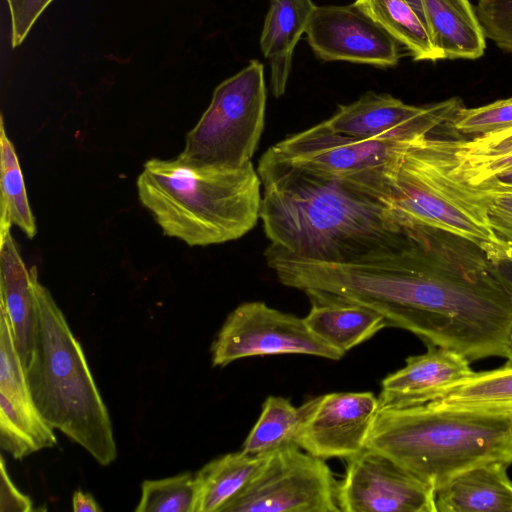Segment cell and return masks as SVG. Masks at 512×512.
I'll list each match as a JSON object with an SVG mask.
<instances>
[{"instance_id":"obj_1","label":"cell","mask_w":512,"mask_h":512,"mask_svg":"<svg viewBox=\"0 0 512 512\" xmlns=\"http://www.w3.org/2000/svg\"><path fill=\"white\" fill-rule=\"evenodd\" d=\"M397 247L346 263L292 256L287 286L368 306L388 326L469 361L506 357L512 331V291L498 278L483 249L453 233L404 225Z\"/></svg>"},{"instance_id":"obj_2","label":"cell","mask_w":512,"mask_h":512,"mask_svg":"<svg viewBox=\"0 0 512 512\" xmlns=\"http://www.w3.org/2000/svg\"><path fill=\"white\" fill-rule=\"evenodd\" d=\"M257 172L266 237L291 255L346 263L391 250L406 238L407 228L380 197L296 166L272 146Z\"/></svg>"},{"instance_id":"obj_3","label":"cell","mask_w":512,"mask_h":512,"mask_svg":"<svg viewBox=\"0 0 512 512\" xmlns=\"http://www.w3.org/2000/svg\"><path fill=\"white\" fill-rule=\"evenodd\" d=\"M139 200L164 235L190 247L237 240L260 219L262 185L253 163L229 168L151 158L137 181Z\"/></svg>"},{"instance_id":"obj_4","label":"cell","mask_w":512,"mask_h":512,"mask_svg":"<svg viewBox=\"0 0 512 512\" xmlns=\"http://www.w3.org/2000/svg\"><path fill=\"white\" fill-rule=\"evenodd\" d=\"M436 491L476 465L512 464V415L423 404L379 407L366 447Z\"/></svg>"},{"instance_id":"obj_5","label":"cell","mask_w":512,"mask_h":512,"mask_svg":"<svg viewBox=\"0 0 512 512\" xmlns=\"http://www.w3.org/2000/svg\"><path fill=\"white\" fill-rule=\"evenodd\" d=\"M34 348L26 379L43 419L107 466L117 456L112 422L80 343L49 290L30 268Z\"/></svg>"},{"instance_id":"obj_6","label":"cell","mask_w":512,"mask_h":512,"mask_svg":"<svg viewBox=\"0 0 512 512\" xmlns=\"http://www.w3.org/2000/svg\"><path fill=\"white\" fill-rule=\"evenodd\" d=\"M451 168L448 139H414L387 177L389 209L402 225L441 229L480 247L500 241L489 224L486 193L459 181Z\"/></svg>"},{"instance_id":"obj_7","label":"cell","mask_w":512,"mask_h":512,"mask_svg":"<svg viewBox=\"0 0 512 512\" xmlns=\"http://www.w3.org/2000/svg\"><path fill=\"white\" fill-rule=\"evenodd\" d=\"M266 100L263 64L251 60L214 89L180 155L229 168L251 163L264 128Z\"/></svg>"},{"instance_id":"obj_8","label":"cell","mask_w":512,"mask_h":512,"mask_svg":"<svg viewBox=\"0 0 512 512\" xmlns=\"http://www.w3.org/2000/svg\"><path fill=\"white\" fill-rule=\"evenodd\" d=\"M413 140L356 138L332 130L323 121L286 137L272 147L278 155L296 166L347 182L385 202L387 177Z\"/></svg>"},{"instance_id":"obj_9","label":"cell","mask_w":512,"mask_h":512,"mask_svg":"<svg viewBox=\"0 0 512 512\" xmlns=\"http://www.w3.org/2000/svg\"><path fill=\"white\" fill-rule=\"evenodd\" d=\"M338 483L324 459L284 447L268 455L223 512H340Z\"/></svg>"},{"instance_id":"obj_10","label":"cell","mask_w":512,"mask_h":512,"mask_svg":"<svg viewBox=\"0 0 512 512\" xmlns=\"http://www.w3.org/2000/svg\"><path fill=\"white\" fill-rule=\"evenodd\" d=\"M213 366L252 356L305 354L339 360L343 354L314 335L304 318L245 302L226 318L212 345Z\"/></svg>"},{"instance_id":"obj_11","label":"cell","mask_w":512,"mask_h":512,"mask_svg":"<svg viewBox=\"0 0 512 512\" xmlns=\"http://www.w3.org/2000/svg\"><path fill=\"white\" fill-rule=\"evenodd\" d=\"M337 500L343 512H437L432 486L369 448L347 459Z\"/></svg>"},{"instance_id":"obj_12","label":"cell","mask_w":512,"mask_h":512,"mask_svg":"<svg viewBox=\"0 0 512 512\" xmlns=\"http://www.w3.org/2000/svg\"><path fill=\"white\" fill-rule=\"evenodd\" d=\"M305 33L313 52L324 61L385 68L400 59L399 43L354 3L317 6Z\"/></svg>"},{"instance_id":"obj_13","label":"cell","mask_w":512,"mask_h":512,"mask_svg":"<svg viewBox=\"0 0 512 512\" xmlns=\"http://www.w3.org/2000/svg\"><path fill=\"white\" fill-rule=\"evenodd\" d=\"M463 105L458 97L414 106L389 94L369 91L358 100L340 105L324 123L332 130L362 139H415L445 125Z\"/></svg>"},{"instance_id":"obj_14","label":"cell","mask_w":512,"mask_h":512,"mask_svg":"<svg viewBox=\"0 0 512 512\" xmlns=\"http://www.w3.org/2000/svg\"><path fill=\"white\" fill-rule=\"evenodd\" d=\"M379 399L372 392H334L312 399L298 445L321 459H349L366 447Z\"/></svg>"},{"instance_id":"obj_15","label":"cell","mask_w":512,"mask_h":512,"mask_svg":"<svg viewBox=\"0 0 512 512\" xmlns=\"http://www.w3.org/2000/svg\"><path fill=\"white\" fill-rule=\"evenodd\" d=\"M426 345L427 352L408 357L403 368L383 379L380 407L433 402L474 373L464 355L434 344Z\"/></svg>"},{"instance_id":"obj_16","label":"cell","mask_w":512,"mask_h":512,"mask_svg":"<svg viewBox=\"0 0 512 512\" xmlns=\"http://www.w3.org/2000/svg\"><path fill=\"white\" fill-rule=\"evenodd\" d=\"M0 308L8 317L26 371L34 348L35 308L30 269L26 268L10 231L0 233Z\"/></svg>"},{"instance_id":"obj_17","label":"cell","mask_w":512,"mask_h":512,"mask_svg":"<svg viewBox=\"0 0 512 512\" xmlns=\"http://www.w3.org/2000/svg\"><path fill=\"white\" fill-rule=\"evenodd\" d=\"M312 303L304 321L310 331L343 355L388 326L376 310L317 292L306 293Z\"/></svg>"},{"instance_id":"obj_18","label":"cell","mask_w":512,"mask_h":512,"mask_svg":"<svg viewBox=\"0 0 512 512\" xmlns=\"http://www.w3.org/2000/svg\"><path fill=\"white\" fill-rule=\"evenodd\" d=\"M507 467L492 462L456 474L435 491L437 512H512Z\"/></svg>"},{"instance_id":"obj_19","label":"cell","mask_w":512,"mask_h":512,"mask_svg":"<svg viewBox=\"0 0 512 512\" xmlns=\"http://www.w3.org/2000/svg\"><path fill=\"white\" fill-rule=\"evenodd\" d=\"M316 7L312 0H270L260 47L270 62L271 91L276 98L285 93L295 46Z\"/></svg>"},{"instance_id":"obj_20","label":"cell","mask_w":512,"mask_h":512,"mask_svg":"<svg viewBox=\"0 0 512 512\" xmlns=\"http://www.w3.org/2000/svg\"><path fill=\"white\" fill-rule=\"evenodd\" d=\"M432 42L444 59L480 58L486 36L469 0H422Z\"/></svg>"},{"instance_id":"obj_21","label":"cell","mask_w":512,"mask_h":512,"mask_svg":"<svg viewBox=\"0 0 512 512\" xmlns=\"http://www.w3.org/2000/svg\"><path fill=\"white\" fill-rule=\"evenodd\" d=\"M268 455L238 451L215 458L196 474L194 512H223L254 479Z\"/></svg>"},{"instance_id":"obj_22","label":"cell","mask_w":512,"mask_h":512,"mask_svg":"<svg viewBox=\"0 0 512 512\" xmlns=\"http://www.w3.org/2000/svg\"><path fill=\"white\" fill-rule=\"evenodd\" d=\"M448 143L452 174L469 186L478 187L512 167V126Z\"/></svg>"},{"instance_id":"obj_23","label":"cell","mask_w":512,"mask_h":512,"mask_svg":"<svg viewBox=\"0 0 512 512\" xmlns=\"http://www.w3.org/2000/svg\"><path fill=\"white\" fill-rule=\"evenodd\" d=\"M354 4L403 45L415 61L444 59L425 20L406 0H356Z\"/></svg>"},{"instance_id":"obj_24","label":"cell","mask_w":512,"mask_h":512,"mask_svg":"<svg viewBox=\"0 0 512 512\" xmlns=\"http://www.w3.org/2000/svg\"><path fill=\"white\" fill-rule=\"evenodd\" d=\"M311 406L312 399L295 407L286 398L267 397L242 451L250 455H269L284 447L299 446V437Z\"/></svg>"},{"instance_id":"obj_25","label":"cell","mask_w":512,"mask_h":512,"mask_svg":"<svg viewBox=\"0 0 512 512\" xmlns=\"http://www.w3.org/2000/svg\"><path fill=\"white\" fill-rule=\"evenodd\" d=\"M429 404L451 409L512 415V363L474 372Z\"/></svg>"},{"instance_id":"obj_26","label":"cell","mask_w":512,"mask_h":512,"mask_svg":"<svg viewBox=\"0 0 512 512\" xmlns=\"http://www.w3.org/2000/svg\"><path fill=\"white\" fill-rule=\"evenodd\" d=\"M53 429L35 405L13 402L0 395V446L14 459L56 445Z\"/></svg>"},{"instance_id":"obj_27","label":"cell","mask_w":512,"mask_h":512,"mask_svg":"<svg viewBox=\"0 0 512 512\" xmlns=\"http://www.w3.org/2000/svg\"><path fill=\"white\" fill-rule=\"evenodd\" d=\"M1 218L0 233L16 225L28 238L37 232L35 218L27 198L23 174L14 145L8 138L4 119L0 123Z\"/></svg>"},{"instance_id":"obj_28","label":"cell","mask_w":512,"mask_h":512,"mask_svg":"<svg viewBox=\"0 0 512 512\" xmlns=\"http://www.w3.org/2000/svg\"><path fill=\"white\" fill-rule=\"evenodd\" d=\"M197 496L195 474L181 473L158 480H144L136 512H194Z\"/></svg>"},{"instance_id":"obj_29","label":"cell","mask_w":512,"mask_h":512,"mask_svg":"<svg viewBox=\"0 0 512 512\" xmlns=\"http://www.w3.org/2000/svg\"><path fill=\"white\" fill-rule=\"evenodd\" d=\"M463 135H483L512 126V97L476 107L459 108L445 124Z\"/></svg>"},{"instance_id":"obj_30","label":"cell","mask_w":512,"mask_h":512,"mask_svg":"<svg viewBox=\"0 0 512 512\" xmlns=\"http://www.w3.org/2000/svg\"><path fill=\"white\" fill-rule=\"evenodd\" d=\"M476 13L486 38L512 55V0H478Z\"/></svg>"},{"instance_id":"obj_31","label":"cell","mask_w":512,"mask_h":512,"mask_svg":"<svg viewBox=\"0 0 512 512\" xmlns=\"http://www.w3.org/2000/svg\"><path fill=\"white\" fill-rule=\"evenodd\" d=\"M487 195L489 224L498 238L512 245V187L486 184L476 187Z\"/></svg>"},{"instance_id":"obj_32","label":"cell","mask_w":512,"mask_h":512,"mask_svg":"<svg viewBox=\"0 0 512 512\" xmlns=\"http://www.w3.org/2000/svg\"><path fill=\"white\" fill-rule=\"evenodd\" d=\"M10 15V39L13 48L26 39L43 11L53 0H5Z\"/></svg>"},{"instance_id":"obj_33","label":"cell","mask_w":512,"mask_h":512,"mask_svg":"<svg viewBox=\"0 0 512 512\" xmlns=\"http://www.w3.org/2000/svg\"><path fill=\"white\" fill-rule=\"evenodd\" d=\"M0 511L29 512L33 509L31 499L22 494L13 484L1 457L0 464Z\"/></svg>"},{"instance_id":"obj_34","label":"cell","mask_w":512,"mask_h":512,"mask_svg":"<svg viewBox=\"0 0 512 512\" xmlns=\"http://www.w3.org/2000/svg\"><path fill=\"white\" fill-rule=\"evenodd\" d=\"M481 248L498 278L512 291V245L500 239Z\"/></svg>"},{"instance_id":"obj_35","label":"cell","mask_w":512,"mask_h":512,"mask_svg":"<svg viewBox=\"0 0 512 512\" xmlns=\"http://www.w3.org/2000/svg\"><path fill=\"white\" fill-rule=\"evenodd\" d=\"M73 511L74 512H101L102 509L90 493H84L82 490H76L73 493Z\"/></svg>"},{"instance_id":"obj_36","label":"cell","mask_w":512,"mask_h":512,"mask_svg":"<svg viewBox=\"0 0 512 512\" xmlns=\"http://www.w3.org/2000/svg\"><path fill=\"white\" fill-rule=\"evenodd\" d=\"M486 184H497L500 186L512 187V167L505 170L501 174L495 176L494 178L484 182L480 186H483ZM480 186H478V187H480Z\"/></svg>"},{"instance_id":"obj_37","label":"cell","mask_w":512,"mask_h":512,"mask_svg":"<svg viewBox=\"0 0 512 512\" xmlns=\"http://www.w3.org/2000/svg\"><path fill=\"white\" fill-rule=\"evenodd\" d=\"M418 13L419 15L425 20L424 18V12H423V6H422V0H406Z\"/></svg>"},{"instance_id":"obj_38","label":"cell","mask_w":512,"mask_h":512,"mask_svg":"<svg viewBox=\"0 0 512 512\" xmlns=\"http://www.w3.org/2000/svg\"><path fill=\"white\" fill-rule=\"evenodd\" d=\"M507 361L512 363V331L509 335L508 342H507V350H506V357Z\"/></svg>"}]
</instances>
